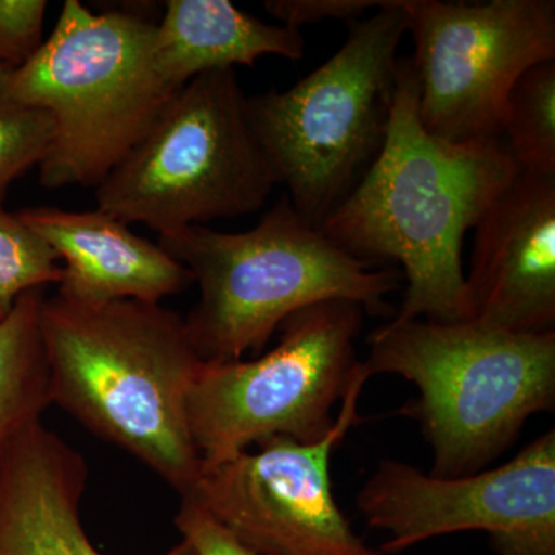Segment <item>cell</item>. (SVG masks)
<instances>
[{"mask_svg":"<svg viewBox=\"0 0 555 555\" xmlns=\"http://www.w3.org/2000/svg\"><path fill=\"white\" fill-rule=\"evenodd\" d=\"M46 0H0V62L22 67L42 47Z\"/></svg>","mask_w":555,"mask_h":555,"instance_id":"obj_20","label":"cell"},{"mask_svg":"<svg viewBox=\"0 0 555 555\" xmlns=\"http://www.w3.org/2000/svg\"><path fill=\"white\" fill-rule=\"evenodd\" d=\"M278 184L235 69L189 80L96 188L98 210L159 235L255 214Z\"/></svg>","mask_w":555,"mask_h":555,"instance_id":"obj_7","label":"cell"},{"mask_svg":"<svg viewBox=\"0 0 555 555\" xmlns=\"http://www.w3.org/2000/svg\"><path fill=\"white\" fill-rule=\"evenodd\" d=\"M11 72H13V69L7 67L5 64H2V62H0V91H2L3 86H5L7 79H9Z\"/></svg>","mask_w":555,"mask_h":555,"instance_id":"obj_23","label":"cell"},{"mask_svg":"<svg viewBox=\"0 0 555 555\" xmlns=\"http://www.w3.org/2000/svg\"><path fill=\"white\" fill-rule=\"evenodd\" d=\"M367 343L371 375H398L418 389L403 412L433 449V476L488 469L531 416L555 411V331L390 320Z\"/></svg>","mask_w":555,"mask_h":555,"instance_id":"obj_4","label":"cell"},{"mask_svg":"<svg viewBox=\"0 0 555 555\" xmlns=\"http://www.w3.org/2000/svg\"><path fill=\"white\" fill-rule=\"evenodd\" d=\"M371 377L363 361L334 427L320 441L262 438L230 459L201 463L184 496L258 555H386L353 531L331 478L332 454L360 423L358 400Z\"/></svg>","mask_w":555,"mask_h":555,"instance_id":"obj_10","label":"cell"},{"mask_svg":"<svg viewBox=\"0 0 555 555\" xmlns=\"http://www.w3.org/2000/svg\"><path fill=\"white\" fill-rule=\"evenodd\" d=\"M42 288L22 295L0 321V462L51 404L50 369L40 332Z\"/></svg>","mask_w":555,"mask_h":555,"instance_id":"obj_16","label":"cell"},{"mask_svg":"<svg viewBox=\"0 0 555 555\" xmlns=\"http://www.w3.org/2000/svg\"><path fill=\"white\" fill-rule=\"evenodd\" d=\"M364 310L345 299L317 302L280 326L278 345L254 360L203 361L188 400L203 463H217L269 437L313 443L363 369L357 339Z\"/></svg>","mask_w":555,"mask_h":555,"instance_id":"obj_8","label":"cell"},{"mask_svg":"<svg viewBox=\"0 0 555 555\" xmlns=\"http://www.w3.org/2000/svg\"><path fill=\"white\" fill-rule=\"evenodd\" d=\"M502 138L518 169L555 177V60L532 65L516 80Z\"/></svg>","mask_w":555,"mask_h":555,"instance_id":"obj_17","label":"cell"},{"mask_svg":"<svg viewBox=\"0 0 555 555\" xmlns=\"http://www.w3.org/2000/svg\"><path fill=\"white\" fill-rule=\"evenodd\" d=\"M156 31L137 14L67 0L38 53L10 73L0 94L53 120L43 188H98L147 137L181 90L159 67Z\"/></svg>","mask_w":555,"mask_h":555,"instance_id":"obj_5","label":"cell"},{"mask_svg":"<svg viewBox=\"0 0 555 555\" xmlns=\"http://www.w3.org/2000/svg\"><path fill=\"white\" fill-rule=\"evenodd\" d=\"M474 229L465 273L473 321L555 331V177L518 171Z\"/></svg>","mask_w":555,"mask_h":555,"instance_id":"obj_12","label":"cell"},{"mask_svg":"<svg viewBox=\"0 0 555 555\" xmlns=\"http://www.w3.org/2000/svg\"><path fill=\"white\" fill-rule=\"evenodd\" d=\"M175 526L195 555H258L189 496H181Z\"/></svg>","mask_w":555,"mask_h":555,"instance_id":"obj_21","label":"cell"},{"mask_svg":"<svg viewBox=\"0 0 555 555\" xmlns=\"http://www.w3.org/2000/svg\"><path fill=\"white\" fill-rule=\"evenodd\" d=\"M40 332L51 404L188 495L203 463L188 416L203 360L184 318L138 299L80 305L54 295L43 299Z\"/></svg>","mask_w":555,"mask_h":555,"instance_id":"obj_2","label":"cell"},{"mask_svg":"<svg viewBox=\"0 0 555 555\" xmlns=\"http://www.w3.org/2000/svg\"><path fill=\"white\" fill-rule=\"evenodd\" d=\"M382 551L401 553L434 537L481 531L496 555H555V429L513 460L465 477H437L383 460L357 495Z\"/></svg>","mask_w":555,"mask_h":555,"instance_id":"obj_11","label":"cell"},{"mask_svg":"<svg viewBox=\"0 0 555 555\" xmlns=\"http://www.w3.org/2000/svg\"><path fill=\"white\" fill-rule=\"evenodd\" d=\"M0 321H2V320H0Z\"/></svg>","mask_w":555,"mask_h":555,"instance_id":"obj_24","label":"cell"},{"mask_svg":"<svg viewBox=\"0 0 555 555\" xmlns=\"http://www.w3.org/2000/svg\"><path fill=\"white\" fill-rule=\"evenodd\" d=\"M385 0H268L264 9L281 25L298 28L326 20L357 22L364 11L379 9Z\"/></svg>","mask_w":555,"mask_h":555,"instance_id":"obj_22","label":"cell"},{"mask_svg":"<svg viewBox=\"0 0 555 555\" xmlns=\"http://www.w3.org/2000/svg\"><path fill=\"white\" fill-rule=\"evenodd\" d=\"M423 129L449 142L502 138L526 69L555 60L554 0H400Z\"/></svg>","mask_w":555,"mask_h":555,"instance_id":"obj_9","label":"cell"},{"mask_svg":"<svg viewBox=\"0 0 555 555\" xmlns=\"http://www.w3.org/2000/svg\"><path fill=\"white\" fill-rule=\"evenodd\" d=\"M158 244L198 284L184 323L206 363L258 357L286 318L317 302L345 299L371 315L385 313L400 284L396 269L353 257L286 195L246 232L190 225L159 235Z\"/></svg>","mask_w":555,"mask_h":555,"instance_id":"obj_3","label":"cell"},{"mask_svg":"<svg viewBox=\"0 0 555 555\" xmlns=\"http://www.w3.org/2000/svg\"><path fill=\"white\" fill-rule=\"evenodd\" d=\"M62 264L53 248L17 214L0 208V320L30 291L60 284Z\"/></svg>","mask_w":555,"mask_h":555,"instance_id":"obj_18","label":"cell"},{"mask_svg":"<svg viewBox=\"0 0 555 555\" xmlns=\"http://www.w3.org/2000/svg\"><path fill=\"white\" fill-rule=\"evenodd\" d=\"M17 215L60 258L56 295L68 301L104 305L138 299L160 305L193 284L190 270L159 244L138 236L129 225L98 208L35 207Z\"/></svg>","mask_w":555,"mask_h":555,"instance_id":"obj_14","label":"cell"},{"mask_svg":"<svg viewBox=\"0 0 555 555\" xmlns=\"http://www.w3.org/2000/svg\"><path fill=\"white\" fill-rule=\"evenodd\" d=\"M404 35L400 0H385L377 14L353 22L341 49L294 87L247 98L251 130L278 184L317 228L385 144Z\"/></svg>","mask_w":555,"mask_h":555,"instance_id":"obj_6","label":"cell"},{"mask_svg":"<svg viewBox=\"0 0 555 555\" xmlns=\"http://www.w3.org/2000/svg\"><path fill=\"white\" fill-rule=\"evenodd\" d=\"M301 30L268 24L229 0H169L156 31V54L164 76L178 89L217 69L257 64L264 56L299 61Z\"/></svg>","mask_w":555,"mask_h":555,"instance_id":"obj_15","label":"cell"},{"mask_svg":"<svg viewBox=\"0 0 555 555\" xmlns=\"http://www.w3.org/2000/svg\"><path fill=\"white\" fill-rule=\"evenodd\" d=\"M518 171L503 138L427 133L411 57L400 60L385 144L320 229L353 257L403 266L408 286L392 320L473 321L463 241Z\"/></svg>","mask_w":555,"mask_h":555,"instance_id":"obj_1","label":"cell"},{"mask_svg":"<svg viewBox=\"0 0 555 555\" xmlns=\"http://www.w3.org/2000/svg\"><path fill=\"white\" fill-rule=\"evenodd\" d=\"M53 141V120L46 109L0 94V208L10 185L39 166Z\"/></svg>","mask_w":555,"mask_h":555,"instance_id":"obj_19","label":"cell"},{"mask_svg":"<svg viewBox=\"0 0 555 555\" xmlns=\"http://www.w3.org/2000/svg\"><path fill=\"white\" fill-rule=\"evenodd\" d=\"M89 466L54 430L36 423L0 462V555H104L82 524ZM160 555H195L179 542Z\"/></svg>","mask_w":555,"mask_h":555,"instance_id":"obj_13","label":"cell"}]
</instances>
